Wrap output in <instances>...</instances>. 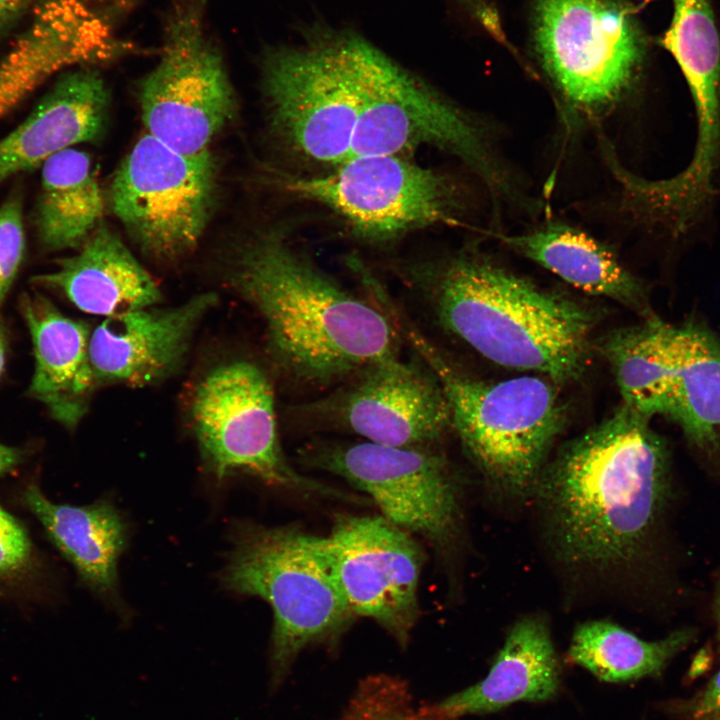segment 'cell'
Returning <instances> with one entry per match:
<instances>
[{"label": "cell", "instance_id": "e0dca14e", "mask_svg": "<svg viewBox=\"0 0 720 720\" xmlns=\"http://www.w3.org/2000/svg\"><path fill=\"white\" fill-rule=\"evenodd\" d=\"M214 293L171 308L146 307L105 318L90 334L89 360L96 385L145 386L173 373L200 320L215 306Z\"/></svg>", "mask_w": 720, "mask_h": 720}, {"label": "cell", "instance_id": "1f68e13d", "mask_svg": "<svg viewBox=\"0 0 720 720\" xmlns=\"http://www.w3.org/2000/svg\"><path fill=\"white\" fill-rule=\"evenodd\" d=\"M25 458V450L0 443V477L17 469Z\"/></svg>", "mask_w": 720, "mask_h": 720}, {"label": "cell", "instance_id": "ba28073f", "mask_svg": "<svg viewBox=\"0 0 720 720\" xmlns=\"http://www.w3.org/2000/svg\"><path fill=\"white\" fill-rule=\"evenodd\" d=\"M360 69V107L348 158L400 156L433 146L462 160L496 196L512 193L487 136L467 113L363 38Z\"/></svg>", "mask_w": 720, "mask_h": 720}, {"label": "cell", "instance_id": "52a82bcc", "mask_svg": "<svg viewBox=\"0 0 720 720\" xmlns=\"http://www.w3.org/2000/svg\"><path fill=\"white\" fill-rule=\"evenodd\" d=\"M361 39L332 33L274 48L263 59L270 128L306 160L337 166L349 157L360 107Z\"/></svg>", "mask_w": 720, "mask_h": 720}, {"label": "cell", "instance_id": "3957f363", "mask_svg": "<svg viewBox=\"0 0 720 720\" xmlns=\"http://www.w3.org/2000/svg\"><path fill=\"white\" fill-rule=\"evenodd\" d=\"M436 322L484 358L555 384L577 380L590 357L594 312L476 254L406 271Z\"/></svg>", "mask_w": 720, "mask_h": 720}, {"label": "cell", "instance_id": "6da1fadb", "mask_svg": "<svg viewBox=\"0 0 720 720\" xmlns=\"http://www.w3.org/2000/svg\"><path fill=\"white\" fill-rule=\"evenodd\" d=\"M650 421L622 403L542 469L535 488L568 562L633 567L657 553L673 497L672 455Z\"/></svg>", "mask_w": 720, "mask_h": 720}, {"label": "cell", "instance_id": "ffe728a7", "mask_svg": "<svg viewBox=\"0 0 720 720\" xmlns=\"http://www.w3.org/2000/svg\"><path fill=\"white\" fill-rule=\"evenodd\" d=\"M33 282L58 289L80 310L105 318L151 307L162 299L148 271L102 222L78 253L61 259L57 270Z\"/></svg>", "mask_w": 720, "mask_h": 720}, {"label": "cell", "instance_id": "9c48e42d", "mask_svg": "<svg viewBox=\"0 0 720 720\" xmlns=\"http://www.w3.org/2000/svg\"><path fill=\"white\" fill-rule=\"evenodd\" d=\"M533 41L562 96L585 112L620 99L645 56L636 17L617 0H535Z\"/></svg>", "mask_w": 720, "mask_h": 720}, {"label": "cell", "instance_id": "8992f818", "mask_svg": "<svg viewBox=\"0 0 720 720\" xmlns=\"http://www.w3.org/2000/svg\"><path fill=\"white\" fill-rule=\"evenodd\" d=\"M231 536L221 584L272 608L270 686L276 689L304 649L335 643L354 614L334 575L325 537L250 522L238 523Z\"/></svg>", "mask_w": 720, "mask_h": 720}, {"label": "cell", "instance_id": "4fadbf2b", "mask_svg": "<svg viewBox=\"0 0 720 720\" xmlns=\"http://www.w3.org/2000/svg\"><path fill=\"white\" fill-rule=\"evenodd\" d=\"M277 183L329 208L355 234L374 242L453 223L460 209L448 177L397 155L353 156L326 174L284 175Z\"/></svg>", "mask_w": 720, "mask_h": 720}, {"label": "cell", "instance_id": "484cf974", "mask_svg": "<svg viewBox=\"0 0 720 720\" xmlns=\"http://www.w3.org/2000/svg\"><path fill=\"white\" fill-rule=\"evenodd\" d=\"M670 22L660 40L687 83L696 117L720 114V33L711 0H671Z\"/></svg>", "mask_w": 720, "mask_h": 720}, {"label": "cell", "instance_id": "f546056e", "mask_svg": "<svg viewBox=\"0 0 720 720\" xmlns=\"http://www.w3.org/2000/svg\"><path fill=\"white\" fill-rule=\"evenodd\" d=\"M673 707L680 720H720V670L703 689Z\"/></svg>", "mask_w": 720, "mask_h": 720}, {"label": "cell", "instance_id": "2e32d148", "mask_svg": "<svg viewBox=\"0 0 720 720\" xmlns=\"http://www.w3.org/2000/svg\"><path fill=\"white\" fill-rule=\"evenodd\" d=\"M332 569L354 616L371 618L406 647L419 617L423 553L383 516H342L325 537Z\"/></svg>", "mask_w": 720, "mask_h": 720}, {"label": "cell", "instance_id": "277c9868", "mask_svg": "<svg viewBox=\"0 0 720 720\" xmlns=\"http://www.w3.org/2000/svg\"><path fill=\"white\" fill-rule=\"evenodd\" d=\"M400 334L438 379L447 398L452 429L481 471L507 492L535 488L565 410L555 383L539 375L498 382L457 369L393 303Z\"/></svg>", "mask_w": 720, "mask_h": 720}, {"label": "cell", "instance_id": "8fae6325", "mask_svg": "<svg viewBox=\"0 0 720 720\" xmlns=\"http://www.w3.org/2000/svg\"><path fill=\"white\" fill-rule=\"evenodd\" d=\"M216 161L207 150L183 154L146 133L117 169L110 207L147 256L175 260L196 247L211 216Z\"/></svg>", "mask_w": 720, "mask_h": 720}, {"label": "cell", "instance_id": "d6a6232c", "mask_svg": "<svg viewBox=\"0 0 720 720\" xmlns=\"http://www.w3.org/2000/svg\"><path fill=\"white\" fill-rule=\"evenodd\" d=\"M712 611L713 616L717 625V631L720 641V575L717 578V581L715 583L714 592H713V600H712Z\"/></svg>", "mask_w": 720, "mask_h": 720}, {"label": "cell", "instance_id": "7c38bea8", "mask_svg": "<svg viewBox=\"0 0 720 720\" xmlns=\"http://www.w3.org/2000/svg\"><path fill=\"white\" fill-rule=\"evenodd\" d=\"M190 410L202 459L218 481L245 473L273 486L345 498L300 475L285 459L273 387L257 365L235 361L211 370L195 388Z\"/></svg>", "mask_w": 720, "mask_h": 720}, {"label": "cell", "instance_id": "30bf717a", "mask_svg": "<svg viewBox=\"0 0 720 720\" xmlns=\"http://www.w3.org/2000/svg\"><path fill=\"white\" fill-rule=\"evenodd\" d=\"M207 0H174L157 64L141 81L147 133L183 154L209 150L231 121L236 97L221 54L204 29Z\"/></svg>", "mask_w": 720, "mask_h": 720}, {"label": "cell", "instance_id": "9a60e30c", "mask_svg": "<svg viewBox=\"0 0 720 720\" xmlns=\"http://www.w3.org/2000/svg\"><path fill=\"white\" fill-rule=\"evenodd\" d=\"M416 358L376 362L298 410L313 424L342 429L367 442L433 447L452 429L451 413L438 379Z\"/></svg>", "mask_w": 720, "mask_h": 720}, {"label": "cell", "instance_id": "4316f807", "mask_svg": "<svg viewBox=\"0 0 720 720\" xmlns=\"http://www.w3.org/2000/svg\"><path fill=\"white\" fill-rule=\"evenodd\" d=\"M337 720H452L436 704L416 701L406 681L377 674L361 680Z\"/></svg>", "mask_w": 720, "mask_h": 720}, {"label": "cell", "instance_id": "7402d4cb", "mask_svg": "<svg viewBox=\"0 0 720 720\" xmlns=\"http://www.w3.org/2000/svg\"><path fill=\"white\" fill-rule=\"evenodd\" d=\"M560 684L561 666L549 628L542 618L528 616L511 628L485 678L436 705L457 720L516 702L547 701Z\"/></svg>", "mask_w": 720, "mask_h": 720}, {"label": "cell", "instance_id": "603a6c76", "mask_svg": "<svg viewBox=\"0 0 720 720\" xmlns=\"http://www.w3.org/2000/svg\"><path fill=\"white\" fill-rule=\"evenodd\" d=\"M499 239L518 254L583 292L610 298L641 319L657 317L647 286L601 242L574 227L551 223Z\"/></svg>", "mask_w": 720, "mask_h": 720}, {"label": "cell", "instance_id": "ac0fdd59", "mask_svg": "<svg viewBox=\"0 0 720 720\" xmlns=\"http://www.w3.org/2000/svg\"><path fill=\"white\" fill-rule=\"evenodd\" d=\"M108 107V89L95 68L61 75L28 117L0 140V184L62 150L98 139Z\"/></svg>", "mask_w": 720, "mask_h": 720}, {"label": "cell", "instance_id": "7a4b0ae2", "mask_svg": "<svg viewBox=\"0 0 720 720\" xmlns=\"http://www.w3.org/2000/svg\"><path fill=\"white\" fill-rule=\"evenodd\" d=\"M230 282L262 318L270 354L291 380L343 383L399 356L390 312L345 288L280 231L258 232L240 246Z\"/></svg>", "mask_w": 720, "mask_h": 720}, {"label": "cell", "instance_id": "83f0119b", "mask_svg": "<svg viewBox=\"0 0 720 720\" xmlns=\"http://www.w3.org/2000/svg\"><path fill=\"white\" fill-rule=\"evenodd\" d=\"M35 568L33 544L25 526L0 505V583L24 582Z\"/></svg>", "mask_w": 720, "mask_h": 720}, {"label": "cell", "instance_id": "4dcf8cb0", "mask_svg": "<svg viewBox=\"0 0 720 720\" xmlns=\"http://www.w3.org/2000/svg\"><path fill=\"white\" fill-rule=\"evenodd\" d=\"M34 0H0V40H2L31 8Z\"/></svg>", "mask_w": 720, "mask_h": 720}, {"label": "cell", "instance_id": "d4e9b609", "mask_svg": "<svg viewBox=\"0 0 720 720\" xmlns=\"http://www.w3.org/2000/svg\"><path fill=\"white\" fill-rule=\"evenodd\" d=\"M695 634L682 628L661 640L645 641L610 621L592 620L576 628L568 657L602 681L628 682L660 674Z\"/></svg>", "mask_w": 720, "mask_h": 720}, {"label": "cell", "instance_id": "836d02e7", "mask_svg": "<svg viewBox=\"0 0 720 720\" xmlns=\"http://www.w3.org/2000/svg\"><path fill=\"white\" fill-rule=\"evenodd\" d=\"M5 363V339L4 334L0 326V375L4 369Z\"/></svg>", "mask_w": 720, "mask_h": 720}, {"label": "cell", "instance_id": "cb8c5ba5", "mask_svg": "<svg viewBox=\"0 0 720 720\" xmlns=\"http://www.w3.org/2000/svg\"><path fill=\"white\" fill-rule=\"evenodd\" d=\"M103 213V193L87 153L68 148L41 165L34 226L44 249L80 247L102 222Z\"/></svg>", "mask_w": 720, "mask_h": 720}, {"label": "cell", "instance_id": "5bb4252c", "mask_svg": "<svg viewBox=\"0 0 720 720\" xmlns=\"http://www.w3.org/2000/svg\"><path fill=\"white\" fill-rule=\"evenodd\" d=\"M299 457L367 494L383 517L435 548L453 539L460 514L458 487L447 460L433 447L316 442Z\"/></svg>", "mask_w": 720, "mask_h": 720}, {"label": "cell", "instance_id": "f1b7e54d", "mask_svg": "<svg viewBox=\"0 0 720 720\" xmlns=\"http://www.w3.org/2000/svg\"><path fill=\"white\" fill-rule=\"evenodd\" d=\"M25 244L22 196L13 192L0 206V307L22 263Z\"/></svg>", "mask_w": 720, "mask_h": 720}, {"label": "cell", "instance_id": "5b68a950", "mask_svg": "<svg viewBox=\"0 0 720 720\" xmlns=\"http://www.w3.org/2000/svg\"><path fill=\"white\" fill-rule=\"evenodd\" d=\"M623 404L680 429L687 446L720 477V335L692 313L679 323L661 318L620 328L604 338Z\"/></svg>", "mask_w": 720, "mask_h": 720}, {"label": "cell", "instance_id": "44dd1931", "mask_svg": "<svg viewBox=\"0 0 720 720\" xmlns=\"http://www.w3.org/2000/svg\"><path fill=\"white\" fill-rule=\"evenodd\" d=\"M23 505L42 525L49 540L74 567L81 582L119 606L118 561L127 547V525L104 499L72 506L49 500L35 483L25 486Z\"/></svg>", "mask_w": 720, "mask_h": 720}, {"label": "cell", "instance_id": "d6986e66", "mask_svg": "<svg viewBox=\"0 0 720 720\" xmlns=\"http://www.w3.org/2000/svg\"><path fill=\"white\" fill-rule=\"evenodd\" d=\"M20 308L35 356L28 394L42 402L54 419L73 429L87 412L97 386L89 360L91 330L86 323L63 315L38 293H24Z\"/></svg>", "mask_w": 720, "mask_h": 720}]
</instances>
